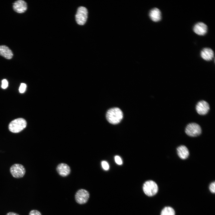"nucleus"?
<instances>
[{
	"mask_svg": "<svg viewBox=\"0 0 215 215\" xmlns=\"http://www.w3.org/2000/svg\"><path fill=\"white\" fill-rule=\"evenodd\" d=\"M106 116L107 120L110 123L116 124L119 123L122 119L123 114L119 108H113L108 110Z\"/></svg>",
	"mask_w": 215,
	"mask_h": 215,
	"instance_id": "nucleus-1",
	"label": "nucleus"
},
{
	"mask_svg": "<svg viewBox=\"0 0 215 215\" xmlns=\"http://www.w3.org/2000/svg\"><path fill=\"white\" fill-rule=\"evenodd\" d=\"M27 122L24 119L18 118L11 121L9 124L8 128L11 132L14 133L20 132L25 128Z\"/></svg>",
	"mask_w": 215,
	"mask_h": 215,
	"instance_id": "nucleus-2",
	"label": "nucleus"
},
{
	"mask_svg": "<svg viewBox=\"0 0 215 215\" xmlns=\"http://www.w3.org/2000/svg\"><path fill=\"white\" fill-rule=\"evenodd\" d=\"M143 190L146 195L151 196H154L157 193L158 187L155 182L150 180L144 183L143 186Z\"/></svg>",
	"mask_w": 215,
	"mask_h": 215,
	"instance_id": "nucleus-3",
	"label": "nucleus"
},
{
	"mask_svg": "<svg viewBox=\"0 0 215 215\" xmlns=\"http://www.w3.org/2000/svg\"><path fill=\"white\" fill-rule=\"evenodd\" d=\"M10 171L13 176L17 179L23 177L26 173L24 167L22 165L18 163L12 165L10 167Z\"/></svg>",
	"mask_w": 215,
	"mask_h": 215,
	"instance_id": "nucleus-4",
	"label": "nucleus"
},
{
	"mask_svg": "<svg viewBox=\"0 0 215 215\" xmlns=\"http://www.w3.org/2000/svg\"><path fill=\"white\" fill-rule=\"evenodd\" d=\"M186 133L191 137H196L200 135L202 132L201 127L196 123H191L186 126L185 130Z\"/></svg>",
	"mask_w": 215,
	"mask_h": 215,
	"instance_id": "nucleus-5",
	"label": "nucleus"
},
{
	"mask_svg": "<svg viewBox=\"0 0 215 215\" xmlns=\"http://www.w3.org/2000/svg\"><path fill=\"white\" fill-rule=\"evenodd\" d=\"M87 14L88 11L86 8L84 7H79L75 16L77 23L80 25H84L87 20Z\"/></svg>",
	"mask_w": 215,
	"mask_h": 215,
	"instance_id": "nucleus-6",
	"label": "nucleus"
},
{
	"mask_svg": "<svg viewBox=\"0 0 215 215\" xmlns=\"http://www.w3.org/2000/svg\"><path fill=\"white\" fill-rule=\"evenodd\" d=\"M89 197V192L83 189H81L78 190L75 196L76 202L81 205L86 203L87 202Z\"/></svg>",
	"mask_w": 215,
	"mask_h": 215,
	"instance_id": "nucleus-7",
	"label": "nucleus"
},
{
	"mask_svg": "<svg viewBox=\"0 0 215 215\" xmlns=\"http://www.w3.org/2000/svg\"><path fill=\"white\" fill-rule=\"evenodd\" d=\"M13 10L18 13H24L27 8V3L23 0H18L14 1L13 4Z\"/></svg>",
	"mask_w": 215,
	"mask_h": 215,
	"instance_id": "nucleus-8",
	"label": "nucleus"
},
{
	"mask_svg": "<svg viewBox=\"0 0 215 215\" xmlns=\"http://www.w3.org/2000/svg\"><path fill=\"white\" fill-rule=\"evenodd\" d=\"M210 106L206 101L201 100L197 104L196 109L197 112L199 115H203L207 114L210 110Z\"/></svg>",
	"mask_w": 215,
	"mask_h": 215,
	"instance_id": "nucleus-9",
	"label": "nucleus"
},
{
	"mask_svg": "<svg viewBox=\"0 0 215 215\" xmlns=\"http://www.w3.org/2000/svg\"><path fill=\"white\" fill-rule=\"evenodd\" d=\"M207 26L202 22H199L194 26L193 30L196 34L199 36H204L208 31Z\"/></svg>",
	"mask_w": 215,
	"mask_h": 215,
	"instance_id": "nucleus-10",
	"label": "nucleus"
},
{
	"mask_svg": "<svg viewBox=\"0 0 215 215\" xmlns=\"http://www.w3.org/2000/svg\"><path fill=\"white\" fill-rule=\"evenodd\" d=\"M56 171L60 175L63 177H65L70 173V169L67 165L62 163L57 166Z\"/></svg>",
	"mask_w": 215,
	"mask_h": 215,
	"instance_id": "nucleus-11",
	"label": "nucleus"
},
{
	"mask_svg": "<svg viewBox=\"0 0 215 215\" xmlns=\"http://www.w3.org/2000/svg\"><path fill=\"white\" fill-rule=\"evenodd\" d=\"M200 56L204 60L209 61L213 58L214 53L213 50L211 48L206 47L203 49L201 51Z\"/></svg>",
	"mask_w": 215,
	"mask_h": 215,
	"instance_id": "nucleus-12",
	"label": "nucleus"
},
{
	"mask_svg": "<svg viewBox=\"0 0 215 215\" xmlns=\"http://www.w3.org/2000/svg\"><path fill=\"white\" fill-rule=\"evenodd\" d=\"M0 55L6 59H10L13 57V53L8 46L2 45H0Z\"/></svg>",
	"mask_w": 215,
	"mask_h": 215,
	"instance_id": "nucleus-13",
	"label": "nucleus"
},
{
	"mask_svg": "<svg viewBox=\"0 0 215 215\" xmlns=\"http://www.w3.org/2000/svg\"><path fill=\"white\" fill-rule=\"evenodd\" d=\"M151 20L154 22H158L162 19V14L160 10L158 8H154L150 10L149 13Z\"/></svg>",
	"mask_w": 215,
	"mask_h": 215,
	"instance_id": "nucleus-14",
	"label": "nucleus"
},
{
	"mask_svg": "<svg viewBox=\"0 0 215 215\" xmlns=\"http://www.w3.org/2000/svg\"><path fill=\"white\" fill-rule=\"evenodd\" d=\"M177 153L179 157L182 159H185L188 158L189 155V151L186 146L182 145L177 148Z\"/></svg>",
	"mask_w": 215,
	"mask_h": 215,
	"instance_id": "nucleus-15",
	"label": "nucleus"
},
{
	"mask_svg": "<svg viewBox=\"0 0 215 215\" xmlns=\"http://www.w3.org/2000/svg\"><path fill=\"white\" fill-rule=\"evenodd\" d=\"M160 215H175V211L171 207H165L161 211Z\"/></svg>",
	"mask_w": 215,
	"mask_h": 215,
	"instance_id": "nucleus-16",
	"label": "nucleus"
},
{
	"mask_svg": "<svg viewBox=\"0 0 215 215\" xmlns=\"http://www.w3.org/2000/svg\"><path fill=\"white\" fill-rule=\"evenodd\" d=\"M26 87L27 85L25 84L24 83H21L19 89V92L21 93H24L26 90Z\"/></svg>",
	"mask_w": 215,
	"mask_h": 215,
	"instance_id": "nucleus-17",
	"label": "nucleus"
},
{
	"mask_svg": "<svg viewBox=\"0 0 215 215\" xmlns=\"http://www.w3.org/2000/svg\"><path fill=\"white\" fill-rule=\"evenodd\" d=\"M209 189L212 193L214 194L215 192V182H211L209 185Z\"/></svg>",
	"mask_w": 215,
	"mask_h": 215,
	"instance_id": "nucleus-18",
	"label": "nucleus"
},
{
	"mask_svg": "<svg viewBox=\"0 0 215 215\" xmlns=\"http://www.w3.org/2000/svg\"><path fill=\"white\" fill-rule=\"evenodd\" d=\"M102 165L104 169L105 170H108L109 168V165L108 163L105 161L102 162Z\"/></svg>",
	"mask_w": 215,
	"mask_h": 215,
	"instance_id": "nucleus-19",
	"label": "nucleus"
},
{
	"mask_svg": "<svg viewBox=\"0 0 215 215\" xmlns=\"http://www.w3.org/2000/svg\"><path fill=\"white\" fill-rule=\"evenodd\" d=\"M29 215H42L39 211L36 210H33L30 211Z\"/></svg>",
	"mask_w": 215,
	"mask_h": 215,
	"instance_id": "nucleus-20",
	"label": "nucleus"
},
{
	"mask_svg": "<svg viewBox=\"0 0 215 215\" xmlns=\"http://www.w3.org/2000/svg\"><path fill=\"white\" fill-rule=\"evenodd\" d=\"M8 86V82L6 79H3L2 81L1 87L4 89L7 88Z\"/></svg>",
	"mask_w": 215,
	"mask_h": 215,
	"instance_id": "nucleus-21",
	"label": "nucleus"
},
{
	"mask_svg": "<svg viewBox=\"0 0 215 215\" xmlns=\"http://www.w3.org/2000/svg\"><path fill=\"white\" fill-rule=\"evenodd\" d=\"M115 160L116 162L119 165H121L122 163V160L121 158L118 156H115Z\"/></svg>",
	"mask_w": 215,
	"mask_h": 215,
	"instance_id": "nucleus-22",
	"label": "nucleus"
},
{
	"mask_svg": "<svg viewBox=\"0 0 215 215\" xmlns=\"http://www.w3.org/2000/svg\"><path fill=\"white\" fill-rule=\"evenodd\" d=\"M6 215H19L18 214H17L16 213L12 212H8L7 213Z\"/></svg>",
	"mask_w": 215,
	"mask_h": 215,
	"instance_id": "nucleus-23",
	"label": "nucleus"
}]
</instances>
